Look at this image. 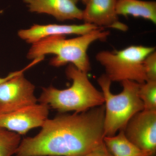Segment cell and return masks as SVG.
<instances>
[{
    "label": "cell",
    "mask_w": 156,
    "mask_h": 156,
    "mask_svg": "<svg viewBox=\"0 0 156 156\" xmlns=\"http://www.w3.org/2000/svg\"><path fill=\"white\" fill-rule=\"evenodd\" d=\"M104 143L113 156H154L155 154L137 147L126 137L123 130L112 136H105Z\"/></svg>",
    "instance_id": "cell-13"
},
{
    "label": "cell",
    "mask_w": 156,
    "mask_h": 156,
    "mask_svg": "<svg viewBox=\"0 0 156 156\" xmlns=\"http://www.w3.org/2000/svg\"><path fill=\"white\" fill-rule=\"evenodd\" d=\"M27 69L26 68L21 70L17 71L11 73L9 74V75L7 76L5 78H0V84L4 83L5 81L8 80L9 79L13 78V77L19 74L20 73H23V72L25 71Z\"/></svg>",
    "instance_id": "cell-18"
},
{
    "label": "cell",
    "mask_w": 156,
    "mask_h": 156,
    "mask_svg": "<svg viewBox=\"0 0 156 156\" xmlns=\"http://www.w3.org/2000/svg\"><path fill=\"white\" fill-rule=\"evenodd\" d=\"M78 1H79V0H78ZM80 1H82V2L84 3V4H86V3L87 2V1H88V0H80Z\"/></svg>",
    "instance_id": "cell-19"
},
{
    "label": "cell",
    "mask_w": 156,
    "mask_h": 156,
    "mask_svg": "<svg viewBox=\"0 0 156 156\" xmlns=\"http://www.w3.org/2000/svg\"><path fill=\"white\" fill-rule=\"evenodd\" d=\"M29 11L52 15L57 20H83V11L76 4L78 0H23Z\"/></svg>",
    "instance_id": "cell-11"
},
{
    "label": "cell",
    "mask_w": 156,
    "mask_h": 156,
    "mask_svg": "<svg viewBox=\"0 0 156 156\" xmlns=\"http://www.w3.org/2000/svg\"><path fill=\"white\" fill-rule=\"evenodd\" d=\"M99 28L100 27L87 23L79 25L34 24L27 29L19 30L18 32V35L22 40L32 44L42 39L50 36H65L66 35L72 34L82 35Z\"/></svg>",
    "instance_id": "cell-10"
},
{
    "label": "cell",
    "mask_w": 156,
    "mask_h": 156,
    "mask_svg": "<svg viewBox=\"0 0 156 156\" xmlns=\"http://www.w3.org/2000/svg\"><path fill=\"white\" fill-rule=\"evenodd\" d=\"M66 76L73 81L67 89H58L52 87L43 88L38 101L47 105L62 113L74 111L81 113L104 104L102 92L92 85L87 73L69 65Z\"/></svg>",
    "instance_id": "cell-3"
},
{
    "label": "cell",
    "mask_w": 156,
    "mask_h": 156,
    "mask_svg": "<svg viewBox=\"0 0 156 156\" xmlns=\"http://www.w3.org/2000/svg\"><path fill=\"white\" fill-rule=\"evenodd\" d=\"M109 34V32L99 28L73 38L66 39L64 36L48 37L32 44L27 57L34 60L53 54L55 56L50 61L52 66L60 67L71 63L77 69L88 73L91 70L87 54L89 47L96 41L105 40Z\"/></svg>",
    "instance_id": "cell-2"
},
{
    "label": "cell",
    "mask_w": 156,
    "mask_h": 156,
    "mask_svg": "<svg viewBox=\"0 0 156 156\" xmlns=\"http://www.w3.org/2000/svg\"><path fill=\"white\" fill-rule=\"evenodd\" d=\"M104 104L48 119L38 134L20 141L15 156H83L103 143Z\"/></svg>",
    "instance_id": "cell-1"
},
{
    "label": "cell",
    "mask_w": 156,
    "mask_h": 156,
    "mask_svg": "<svg viewBox=\"0 0 156 156\" xmlns=\"http://www.w3.org/2000/svg\"><path fill=\"white\" fill-rule=\"evenodd\" d=\"M20 141V134L0 128V156L15 154Z\"/></svg>",
    "instance_id": "cell-14"
},
{
    "label": "cell",
    "mask_w": 156,
    "mask_h": 156,
    "mask_svg": "<svg viewBox=\"0 0 156 156\" xmlns=\"http://www.w3.org/2000/svg\"><path fill=\"white\" fill-rule=\"evenodd\" d=\"M144 72L147 81H156V53H150L144 61Z\"/></svg>",
    "instance_id": "cell-16"
},
{
    "label": "cell",
    "mask_w": 156,
    "mask_h": 156,
    "mask_svg": "<svg viewBox=\"0 0 156 156\" xmlns=\"http://www.w3.org/2000/svg\"><path fill=\"white\" fill-rule=\"evenodd\" d=\"M98 83L105 99L104 136H114L124 130L131 118L144 109L139 95L140 84L123 81L122 91L115 95L111 91L112 81L105 74L98 78Z\"/></svg>",
    "instance_id": "cell-4"
},
{
    "label": "cell",
    "mask_w": 156,
    "mask_h": 156,
    "mask_svg": "<svg viewBox=\"0 0 156 156\" xmlns=\"http://www.w3.org/2000/svg\"><path fill=\"white\" fill-rule=\"evenodd\" d=\"M83 156H113L108 150L104 143H102L100 145L93 150Z\"/></svg>",
    "instance_id": "cell-17"
},
{
    "label": "cell",
    "mask_w": 156,
    "mask_h": 156,
    "mask_svg": "<svg viewBox=\"0 0 156 156\" xmlns=\"http://www.w3.org/2000/svg\"><path fill=\"white\" fill-rule=\"evenodd\" d=\"M35 87L23 73L0 84V112H6L37 103Z\"/></svg>",
    "instance_id": "cell-7"
},
{
    "label": "cell",
    "mask_w": 156,
    "mask_h": 156,
    "mask_svg": "<svg viewBox=\"0 0 156 156\" xmlns=\"http://www.w3.org/2000/svg\"><path fill=\"white\" fill-rule=\"evenodd\" d=\"M140 98L144 105V110L156 111V81H148L140 84Z\"/></svg>",
    "instance_id": "cell-15"
},
{
    "label": "cell",
    "mask_w": 156,
    "mask_h": 156,
    "mask_svg": "<svg viewBox=\"0 0 156 156\" xmlns=\"http://www.w3.org/2000/svg\"><path fill=\"white\" fill-rule=\"evenodd\" d=\"M117 0H88L83 11L85 23L100 28L108 27L126 31L128 27L120 22L116 10Z\"/></svg>",
    "instance_id": "cell-9"
},
{
    "label": "cell",
    "mask_w": 156,
    "mask_h": 156,
    "mask_svg": "<svg viewBox=\"0 0 156 156\" xmlns=\"http://www.w3.org/2000/svg\"><path fill=\"white\" fill-rule=\"evenodd\" d=\"M118 15L141 17L156 23V3L141 0H117Z\"/></svg>",
    "instance_id": "cell-12"
},
{
    "label": "cell",
    "mask_w": 156,
    "mask_h": 156,
    "mask_svg": "<svg viewBox=\"0 0 156 156\" xmlns=\"http://www.w3.org/2000/svg\"><path fill=\"white\" fill-rule=\"evenodd\" d=\"M155 50L154 47L132 45L119 51H101L95 58L112 82L131 80L143 84L147 81L144 61Z\"/></svg>",
    "instance_id": "cell-5"
},
{
    "label": "cell",
    "mask_w": 156,
    "mask_h": 156,
    "mask_svg": "<svg viewBox=\"0 0 156 156\" xmlns=\"http://www.w3.org/2000/svg\"><path fill=\"white\" fill-rule=\"evenodd\" d=\"M124 133L137 147L144 150L156 151V111L143 110L129 121Z\"/></svg>",
    "instance_id": "cell-8"
},
{
    "label": "cell",
    "mask_w": 156,
    "mask_h": 156,
    "mask_svg": "<svg viewBox=\"0 0 156 156\" xmlns=\"http://www.w3.org/2000/svg\"><path fill=\"white\" fill-rule=\"evenodd\" d=\"M48 105L35 104L12 111L0 112V128L24 134L31 129L41 127L48 119Z\"/></svg>",
    "instance_id": "cell-6"
}]
</instances>
